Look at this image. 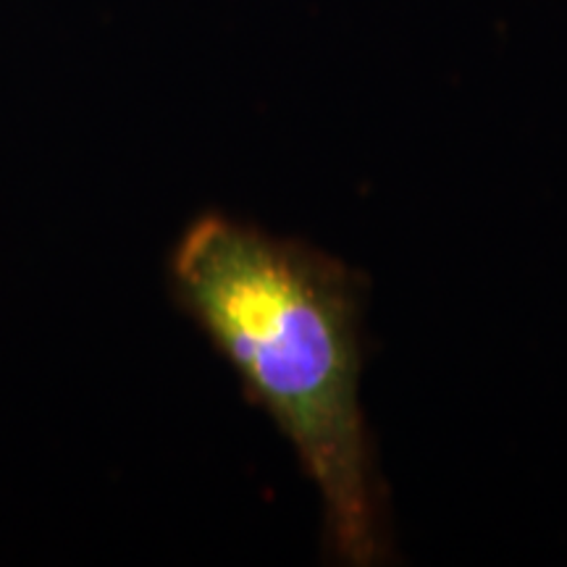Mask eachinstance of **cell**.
<instances>
[{
    "instance_id": "cell-1",
    "label": "cell",
    "mask_w": 567,
    "mask_h": 567,
    "mask_svg": "<svg viewBox=\"0 0 567 567\" xmlns=\"http://www.w3.org/2000/svg\"><path fill=\"white\" fill-rule=\"evenodd\" d=\"M174 281L316 481L334 555L347 565L384 559V492L360 405L358 274L210 213L184 234Z\"/></svg>"
}]
</instances>
